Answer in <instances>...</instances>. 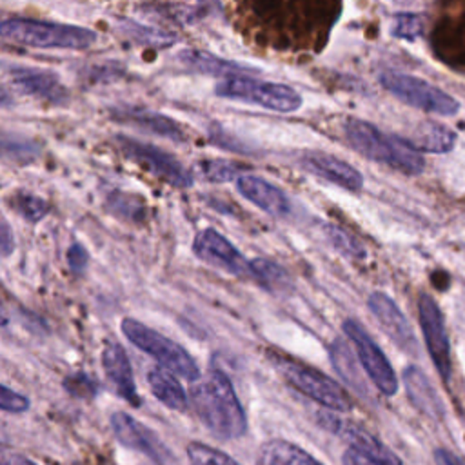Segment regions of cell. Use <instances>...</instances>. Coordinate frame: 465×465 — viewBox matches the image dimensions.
Listing matches in <instances>:
<instances>
[{
	"label": "cell",
	"mask_w": 465,
	"mask_h": 465,
	"mask_svg": "<svg viewBox=\"0 0 465 465\" xmlns=\"http://www.w3.org/2000/svg\"><path fill=\"white\" fill-rule=\"evenodd\" d=\"M380 84L394 98L423 113L452 116L460 111V102L454 96L423 78L400 71H383L380 74Z\"/></svg>",
	"instance_id": "cell-7"
},
{
	"label": "cell",
	"mask_w": 465,
	"mask_h": 465,
	"mask_svg": "<svg viewBox=\"0 0 465 465\" xmlns=\"http://www.w3.org/2000/svg\"><path fill=\"white\" fill-rule=\"evenodd\" d=\"M107 205L114 214L124 216L125 220H133V222H142L143 214H145L143 202L140 198H136L134 194L113 193L107 200Z\"/></svg>",
	"instance_id": "cell-31"
},
{
	"label": "cell",
	"mask_w": 465,
	"mask_h": 465,
	"mask_svg": "<svg viewBox=\"0 0 465 465\" xmlns=\"http://www.w3.org/2000/svg\"><path fill=\"white\" fill-rule=\"evenodd\" d=\"M343 465H378V463H374V461H371V460H367L363 454H360V452H356L354 449H349V450H345L343 452Z\"/></svg>",
	"instance_id": "cell-39"
},
{
	"label": "cell",
	"mask_w": 465,
	"mask_h": 465,
	"mask_svg": "<svg viewBox=\"0 0 465 465\" xmlns=\"http://www.w3.org/2000/svg\"><path fill=\"white\" fill-rule=\"evenodd\" d=\"M65 389L74 394V396H80V398H91L94 396L96 392V381L91 380L87 374L84 372H78V374H73L69 376L65 381H64Z\"/></svg>",
	"instance_id": "cell-34"
},
{
	"label": "cell",
	"mask_w": 465,
	"mask_h": 465,
	"mask_svg": "<svg viewBox=\"0 0 465 465\" xmlns=\"http://www.w3.org/2000/svg\"><path fill=\"white\" fill-rule=\"evenodd\" d=\"M272 361L278 374L292 389L320 403L322 407L334 412H347L352 409L349 394L327 374L283 356H274Z\"/></svg>",
	"instance_id": "cell-5"
},
{
	"label": "cell",
	"mask_w": 465,
	"mask_h": 465,
	"mask_svg": "<svg viewBox=\"0 0 465 465\" xmlns=\"http://www.w3.org/2000/svg\"><path fill=\"white\" fill-rule=\"evenodd\" d=\"M116 143L127 158H131L133 162L142 165L145 171H149L156 178H160L174 187H191L193 185V174L171 153H167L153 143L140 142V140L125 136V134H118Z\"/></svg>",
	"instance_id": "cell-8"
},
{
	"label": "cell",
	"mask_w": 465,
	"mask_h": 465,
	"mask_svg": "<svg viewBox=\"0 0 465 465\" xmlns=\"http://www.w3.org/2000/svg\"><path fill=\"white\" fill-rule=\"evenodd\" d=\"M367 305L372 312V316L376 318V322L380 323V327L385 331V334L407 354H418V341L414 336V331L409 323V320L405 318V314L400 311V307L396 305V302L381 292L376 291L369 296Z\"/></svg>",
	"instance_id": "cell-14"
},
{
	"label": "cell",
	"mask_w": 465,
	"mask_h": 465,
	"mask_svg": "<svg viewBox=\"0 0 465 465\" xmlns=\"http://www.w3.org/2000/svg\"><path fill=\"white\" fill-rule=\"evenodd\" d=\"M425 20L418 13H396L391 20V35L398 40L414 42L423 35Z\"/></svg>",
	"instance_id": "cell-29"
},
{
	"label": "cell",
	"mask_w": 465,
	"mask_h": 465,
	"mask_svg": "<svg viewBox=\"0 0 465 465\" xmlns=\"http://www.w3.org/2000/svg\"><path fill=\"white\" fill-rule=\"evenodd\" d=\"M189 398L198 420L213 436L234 440L245 434L247 418L243 407L223 371L211 369L193 385Z\"/></svg>",
	"instance_id": "cell-1"
},
{
	"label": "cell",
	"mask_w": 465,
	"mask_h": 465,
	"mask_svg": "<svg viewBox=\"0 0 465 465\" xmlns=\"http://www.w3.org/2000/svg\"><path fill=\"white\" fill-rule=\"evenodd\" d=\"M202 173L211 182H231L242 174L240 167L227 160H205L202 162Z\"/></svg>",
	"instance_id": "cell-32"
},
{
	"label": "cell",
	"mask_w": 465,
	"mask_h": 465,
	"mask_svg": "<svg viewBox=\"0 0 465 465\" xmlns=\"http://www.w3.org/2000/svg\"><path fill=\"white\" fill-rule=\"evenodd\" d=\"M4 73L13 82V85L29 96L38 100L62 105L69 100V91L62 80L47 69L22 64H4Z\"/></svg>",
	"instance_id": "cell-12"
},
{
	"label": "cell",
	"mask_w": 465,
	"mask_h": 465,
	"mask_svg": "<svg viewBox=\"0 0 465 465\" xmlns=\"http://www.w3.org/2000/svg\"><path fill=\"white\" fill-rule=\"evenodd\" d=\"M33 145L29 140H22L18 136H9L7 133L4 134V153L11 154L13 158H20V154L24 153L25 158H31L33 154Z\"/></svg>",
	"instance_id": "cell-36"
},
{
	"label": "cell",
	"mask_w": 465,
	"mask_h": 465,
	"mask_svg": "<svg viewBox=\"0 0 465 465\" xmlns=\"http://www.w3.org/2000/svg\"><path fill=\"white\" fill-rule=\"evenodd\" d=\"M147 381H149L151 392L165 407H169L173 411H180V412L187 411V405H189L187 394H185L183 387L178 383V380L174 378V372H171L169 369L154 367L149 371Z\"/></svg>",
	"instance_id": "cell-23"
},
{
	"label": "cell",
	"mask_w": 465,
	"mask_h": 465,
	"mask_svg": "<svg viewBox=\"0 0 465 465\" xmlns=\"http://www.w3.org/2000/svg\"><path fill=\"white\" fill-rule=\"evenodd\" d=\"M251 276L254 280L260 282V285H263L265 289L272 291V292H280L291 287V280L287 276V272L276 265L271 260L265 258H254L251 260Z\"/></svg>",
	"instance_id": "cell-26"
},
{
	"label": "cell",
	"mask_w": 465,
	"mask_h": 465,
	"mask_svg": "<svg viewBox=\"0 0 465 465\" xmlns=\"http://www.w3.org/2000/svg\"><path fill=\"white\" fill-rule=\"evenodd\" d=\"M122 332L124 336L136 345L140 351L151 354L156 361H160L171 372L194 381L200 378V369L193 356L176 341L169 340L167 336L160 334L158 331L143 325L134 318L122 320Z\"/></svg>",
	"instance_id": "cell-6"
},
{
	"label": "cell",
	"mask_w": 465,
	"mask_h": 465,
	"mask_svg": "<svg viewBox=\"0 0 465 465\" xmlns=\"http://www.w3.org/2000/svg\"><path fill=\"white\" fill-rule=\"evenodd\" d=\"M300 162L309 173H312L341 189L356 193L363 187L361 173L338 156H332L323 151H305L302 154Z\"/></svg>",
	"instance_id": "cell-15"
},
{
	"label": "cell",
	"mask_w": 465,
	"mask_h": 465,
	"mask_svg": "<svg viewBox=\"0 0 465 465\" xmlns=\"http://www.w3.org/2000/svg\"><path fill=\"white\" fill-rule=\"evenodd\" d=\"M401 378H403L405 391L411 403L425 416L432 420H441L445 414V407L436 389L430 385L429 378L425 376V372L416 365H407Z\"/></svg>",
	"instance_id": "cell-20"
},
{
	"label": "cell",
	"mask_w": 465,
	"mask_h": 465,
	"mask_svg": "<svg viewBox=\"0 0 465 465\" xmlns=\"http://www.w3.org/2000/svg\"><path fill=\"white\" fill-rule=\"evenodd\" d=\"M403 140L420 153H449L456 143V133L436 122H423L416 125Z\"/></svg>",
	"instance_id": "cell-22"
},
{
	"label": "cell",
	"mask_w": 465,
	"mask_h": 465,
	"mask_svg": "<svg viewBox=\"0 0 465 465\" xmlns=\"http://www.w3.org/2000/svg\"><path fill=\"white\" fill-rule=\"evenodd\" d=\"M193 251L202 262L234 276H251V262L218 231L203 229L194 236Z\"/></svg>",
	"instance_id": "cell-13"
},
{
	"label": "cell",
	"mask_w": 465,
	"mask_h": 465,
	"mask_svg": "<svg viewBox=\"0 0 465 465\" xmlns=\"http://www.w3.org/2000/svg\"><path fill=\"white\" fill-rule=\"evenodd\" d=\"M327 234H329L331 242H332L340 251H343L345 254L356 256V258H363V256H365V249H363L349 232L338 229L336 225H329V227H327Z\"/></svg>",
	"instance_id": "cell-33"
},
{
	"label": "cell",
	"mask_w": 465,
	"mask_h": 465,
	"mask_svg": "<svg viewBox=\"0 0 465 465\" xmlns=\"http://www.w3.org/2000/svg\"><path fill=\"white\" fill-rule=\"evenodd\" d=\"M385 2H391V4H400V5H409V4H414L416 0H385Z\"/></svg>",
	"instance_id": "cell-42"
},
{
	"label": "cell",
	"mask_w": 465,
	"mask_h": 465,
	"mask_svg": "<svg viewBox=\"0 0 465 465\" xmlns=\"http://www.w3.org/2000/svg\"><path fill=\"white\" fill-rule=\"evenodd\" d=\"M0 407L5 412H24L29 409V400L20 394L11 391L7 385L0 387Z\"/></svg>",
	"instance_id": "cell-35"
},
{
	"label": "cell",
	"mask_w": 465,
	"mask_h": 465,
	"mask_svg": "<svg viewBox=\"0 0 465 465\" xmlns=\"http://www.w3.org/2000/svg\"><path fill=\"white\" fill-rule=\"evenodd\" d=\"M0 236H2V252H4V256H9L13 247H15V242H13L11 227H9V223L5 220L2 222V234Z\"/></svg>",
	"instance_id": "cell-40"
},
{
	"label": "cell",
	"mask_w": 465,
	"mask_h": 465,
	"mask_svg": "<svg viewBox=\"0 0 465 465\" xmlns=\"http://www.w3.org/2000/svg\"><path fill=\"white\" fill-rule=\"evenodd\" d=\"M214 94L225 100L258 105L274 113H296L303 105V98L294 87L280 82L251 78L245 74L222 78L214 85Z\"/></svg>",
	"instance_id": "cell-4"
},
{
	"label": "cell",
	"mask_w": 465,
	"mask_h": 465,
	"mask_svg": "<svg viewBox=\"0 0 465 465\" xmlns=\"http://www.w3.org/2000/svg\"><path fill=\"white\" fill-rule=\"evenodd\" d=\"M5 42L38 49H87L96 42V33L84 25L11 16L0 24Z\"/></svg>",
	"instance_id": "cell-3"
},
{
	"label": "cell",
	"mask_w": 465,
	"mask_h": 465,
	"mask_svg": "<svg viewBox=\"0 0 465 465\" xmlns=\"http://www.w3.org/2000/svg\"><path fill=\"white\" fill-rule=\"evenodd\" d=\"M256 465H322L312 454L287 440L267 441L258 454Z\"/></svg>",
	"instance_id": "cell-24"
},
{
	"label": "cell",
	"mask_w": 465,
	"mask_h": 465,
	"mask_svg": "<svg viewBox=\"0 0 465 465\" xmlns=\"http://www.w3.org/2000/svg\"><path fill=\"white\" fill-rule=\"evenodd\" d=\"M67 260H69L71 269L76 271V272H80V271L87 265V252H85V249H84L80 243H73V245L69 247Z\"/></svg>",
	"instance_id": "cell-37"
},
{
	"label": "cell",
	"mask_w": 465,
	"mask_h": 465,
	"mask_svg": "<svg viewBox=\"0 0 465 465\" xmlns=\"http://www.w3.org/2000/svg\"><path fill=\"white\" fill-rule=\"evenodd\" d=\"M418 318H420V327L423 332L429 356L434 367L438 369L441 380L449 381L452 363H450V345L445 331V320L440 305L429 294H421L418 300Z\"/></svg>",
	"instance_id": "cell-10"
},
{
	"label": "cell",
	"mask_w": 465,
	"mask_h": 465,
	"mask_svg": "<svg viewBox=\"0 0 465 465\" xmlns=\"http://www.w3.org/2000/svg\"><path fill=\"white\" fill-rule=\"evenodd\" d=\"M194 2H200V4H207V2H213V0H194Z\"/></svg>",
	"instance_id": "cell-43"
},
{
	"label": "cell",
	"mask_w": 465,
	"mask_h": 465,
	"mask_svg": "<svg viewBox=\"0 0 465 465\" xmlns=\"http://www.w3.org/2000/svg\"><path fill=\"white\" fill-rule=\"evenodd\" d=\"M102 367L107 380L116 389V392L131 405H140V398L134 385L133 369L124 347L116 341H107L102 351Z\"/></svg>",
	"instance_id": "cell-18"
},
{
	"label": "cell",
	"mask_w": 465,
	"mask_h": 465,
	"mask_svg": "<svg viewBox=\"0 0 465 465\" xmlns=\"http://www.w3.org/2000/svg\"><path fill=\"white\" fill-rule=\"evenodd\" d=\"M331 361L332 365L338 369V372L343 376V380L347 383H351L352 387H361V380L358 376V369L352 358L351 349L347 347V343H343L341 340H336L331 345Z\"/></svg>",
	"instance_id": "cell-28"
},
{
	"label": "cell",
	"mask_w": 465,
	"mask_h": 465,
	"mask_svg": "<svg viewBox=\"0 0 465 465\" xmlns=\"http://www.w3.org/2000/svg\"><path fill=\"white\" fill-rule=\"evenodd\" d=\"M343 332L352 341L358 360L369 376V380L374 383V387L385 394L392 396L398 391V378L396 372L383 354V351L378 347V343L371 338V334L361 327L360 322L347 318L343 322Z\"/></svg>",
	"instance_id": "cell-9"
},
{
	"label": "cell",
	"mask_w": 465,
	"mask_h": 465,
	"mask_svg": "<svg viewBox=\"0 0 465 465\" xmlns=\"http://www.w3.org/2000/svg\"><path fill=\"white\" fill-rule=\"evenodd\" d=\"M187 458L191 465H240L234 458L214 447L193 441L187 445Z\"/></svg>",
	"instance_id": "cell-30"
},
{
	"label": "cell",
	"mask_w": 465,
	"mask_h": 465,
	"mask_svg": "<svg viewBox=\"0 0 465 465\" xmlns=\"http://www.w3.org/2000/svg\"><path fill=\"white\" fill-rule=\"evenodd\" d=\"M320 421L325 429L336 432L341 440H345L351 445V449L363 454L367 460L378 465H401V460L396 456V452L383 445L372 432H369L360 423L325 412L320 416Z\"/></svg>",
	"instance_id": "cell-11"
},
{
	"label": "cell",
	"mask_w": 465,
	"mask_h": 465,
	"mask_svg": "<svg viewBox=\"0 0 465 465\" xmlns=\"http://www.w3.org/2000/svg\"><path fill=\"white\" fill-rule=\"evenodd\" d=\"M118 29H120V33H124L127 38H131L133 42H136L140 45L169 47L176 42L174 33H171L167 29H160V27L143 25V24H140L136 20H131V18L118 20Z\"/></svg>",
	"instance_id": "cell-25"
},
{
	"label": "cell",
	"mask_w": 465,
	"mask_h": 465,
	"mask_svg": "<svg viewBox=\"0 0 465 465\" xmlns=\"http://www.w3.org/2000/svg\"><path fill=\"white\" fill-rule=\"evenodd\" d=\"M178 60L183 67L203 73V74H213V76H222V78H231V76H242L245 73H256L254 67H249L242 62L236 60H227L222 56H216L209 51L203 49H182L178 53Z\"/></svg>",
	"instance_id": "cell-21"
},
{
	"label": "cell",
	"mask_w": 465,
	"mask_h": 465,
	"mask_svg": "<svg viewBox=\"0 0 465 465\" xmlns=\"http://www.w3.org/2000/svg\"><path fill=\"white\" fill-rule=\"evenodd\" d=\"M2 465H36V463L22 454H4Z\"/></svg>",
	"instance_id": "cell-41"
},
{
	"label": "cell",
	"mask_w": 465,
	"mask_h": 465,
	"mask_svg": "<svg viewBox=\"0 0 465 465\" xmlns=\"http://www.w3.org/2000/svg\"><path fill=\"white\" fill-rule=\"evenodd\" d=\"M236 189L243 198H247L251 203H254L271 216L282 218L287 216L291 211L287 194L265 178H260L256 174H240L236 178Z\"/></svg>",
	"instance_id": "cell-17"
},
{
	"label": "cell",
	"mask_w": 465,
	"mask_h": 465,
	"mask_svg": "<svg viewBox=\"0 0 465 465\" xmlns=\"http://www.w3.org/2000/svg\"><path fill=\"white\" fill-rule=\"evenodd\" d=\"M9 205L15 209L16 214H20L27 222H40L49 211V205L44 198L27 191L13 193L9 196Z\"/></svg>",
	"instance_id": "cell-27"
},
{
	"label": "cell",
	"mask_w": 465,
	"mask_h": 465,
	"mask_svg": "<svg viewBox=\"0 0 465 465\" xmlns=\"http://www.w3.org/2000/svg\"><path fill=\"white\" fill-rule=\"evenodd\" d=\"M111 427H113L114 436L125 447L140 450V452L151 456L153 460L165 458L167 450L163 449L162 441H158L154 432H151L145 425H142L133 416H129L125 412H114L111 416Z\"/></svg>",
	"instance_id": "cell-19"
},
{
	"label": "cell",
	"mask_w": 465,
	"mask_h": 465,
	"mask_svg": "<svg viewBox=\"0 0 465 465\" xmlns=\"http://www.w3.org/2000/svg\"><path fill=\"white\" fill-rule=\"evenodd\" d=\"M343 133L351 147L371 162L383 163L409 176L420 174L425 169L421 153L411 147L403 136L387 134L367 120L349 116L343 122Z\"/></svg>",
	"instance_id": "cell-2"
},
{
	"label": "cell",
	"mask_w": 465,
	"mask_h": 465,
	"mask_svg": "<svg viewBox=\"0 0 465 465\" xmlns=\"http://www.w3.org/2000/svg\"><path fill=\"white\" fill-rule=\"evenodd\" d=\"M434 461H436V465H465V461L461 458H458L454 452H450L447 449H436Z\"/></svg>",
	"instance_id": "cell-38"
},
{
	"label": "cell",
	"mask_w": 465,
	"mask_h": 465,
	"mask_svg": "<svg viewBox=\"0 0 465 465\" xmlns=\"http://www.w3.org/2000/svg\"><path fill=\"white\" fill-rule=\"evenodd\" d=\"M111 114H113V120L120 124L133 125L136 129L153 133L156 136L180 142V143L187 140L183 127L163 113L143 109V107H114L111 109Z\"/></svg>",
	"instance_id": "cell-16"
}]
</instances>
